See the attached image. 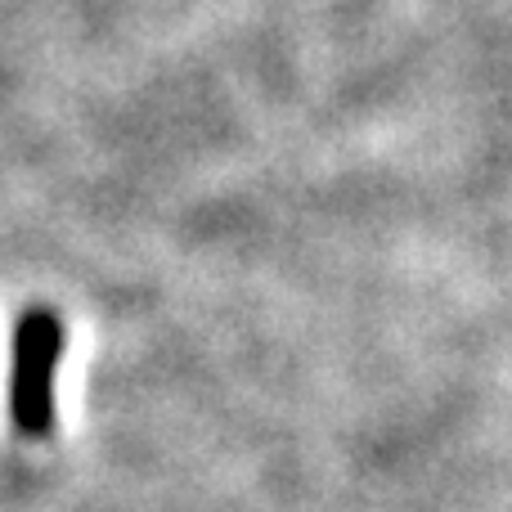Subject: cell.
Wrapping results in <instances>:
<instances>
[{
    "instance_id": "cell-1",
    "label": "cell",
    "mask_w": 512,
    "mask_h": 512,
    "mask_svg": "<svg viewBox=\"0 0 512 512\" xmlns=\"http://www.w3.org/2000/svg\"><path fill=\"white\" fill-rule=\"evenodd\" d=\"M59 355V328L50 319H32L23 333V369H18L14 414L18 427L32 436L50 432V373Z\"/></svg>"
}]
</instances>
